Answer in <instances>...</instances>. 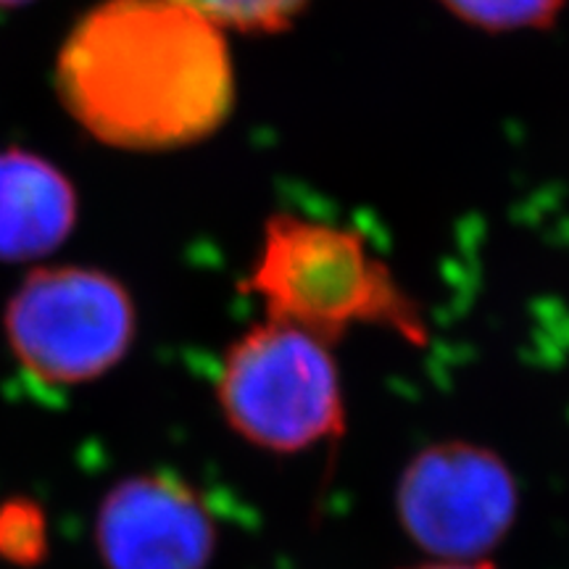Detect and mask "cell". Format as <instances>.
<instances>
[{"label":"cell","instance_id":"7a4b0ae2","mask_svg":"<svg viewBox=\"0 0 569 569\" xmlns=\"http://www.w3.org/2000/svg\"><path fill=\"white\" fill-rule=\"evenodd\" d=\"M240 290L259 298L267 319L330 346L356 325L382 327L417 348L430 338L422 306L367 240L319 219L269 217L259 261Z\"/></svg>","mask_w":569,"mask_h":569},{"label":"cell","instance_id":"7c38bea8","mask_svg":"<svg viewBox=\"0 0 569 569\" xmlns=\"http://www.w3.org/2000/svg\"><path fill=\"white\" fill-rule=\"evenodd\" d=\"M30 3V0H0V9H17V6Z\"/></svg>","mask_w":569,"mask_h":569},{"label":"cell","instance_id":"8992f818","mask_svg":"<svg viewBox=\"0 0 569 569\" xmlns=\"http://www.w3.org/2000/svg\"><path fill=\"white\" fill-rule=\"evenodd\" d=\"M217 517L201 490L153 469L119 480L96 515V549L106 569H209Z\"/></svg>","mask_w":569,"mask_h":569},{"label":"cell","instance_id":"5b68a950","mask_svg":"<svg viewBox=\"0 0 569 569\" xmlns=\"http://www.w3.org/2000/svg\"><path fill=\"white\" fill-rule=\"evenodd\" d=\"M517 515L515 469L475 440L419 448L396 482L398 525L427 559H490L509 538Z\"/></svg>","mask_w":569,"mask_h":569},{"label":"cell","instance_id":"6da1fadb","mask_svg":"<svg viewBox=\"0 0 569 569\" xmlns=\"http://www.w3.org/2000/svg\"><path fill=\"white\" fill-rule=\"evenodd\" d=\"M71 117L106 146L167 151L209 138L234 103L222 27L177 0H106L59 56Z\"/></svg>","mask_w":569,"mask_h":569},{"label":"cell","instance_id":"8fae6325","mask_svg":"<svg viewBox=\"0 0 569 569\" xmlns=\"http://www.w3.org/2000/svg\"><path fill=\"white\" fill-rule=\"evenodd\" d=\"M407 569H498L490 559H475V561H440V559H427L417 567Z\"/></svg>","mask_w":569,"mask_h":569},{"label":"cell","instance_id":"52a82bcc","mask_svg":"<svg viewBox=\"0 0 569 569\" xmlns=\"http://www.w3.org/2000/svg\"><path fill=\"white\" fill-rule=\"evenodd\" d=\"M74 219V188L53 163L21 148L0 151V259L27 261L56 251Z\"/></svg>","mask_w":569,"mask_h":569},{"label":"cell","instance_id":"30bf717a","mask_svg":"<svg viewBox=\"0 0 569 569\" xmlns=\"http://www.w3.org/2000/svg\"><path fill=\"white\" fill-rule=\"evenodd\" d=\"M217 27L240 32H280L296 21L309 0H177Z\"/></svg>","mask_w":569,"mask_h":569},{"label":"cell","instance_id":"ba28073f","mask_svg":"<svg viewBox=\"0 0 569 569\" xmlns=\"http://www.w3.org/2000/svg\"><path fill=\"white\" fill-rule=\"evenodd\" d=\"M51 549L46 509L27 496L0 501V561L17 569L40 567Z\"/></svg>","mask_w":569,"mask_h":569},{"label":"cell","instance_id":"9c48e42d","mask_svg":"<svg viewBox=\"0 0 569 569\" xmlns=\"http://www.w3.org/2000/svg\"><path fill=\"white\" fill-rule=\"evenodd\" d=\"M453 17L490 32L549 27L565 0H440Z\"/></svg>","mask_w":569,"mask_h":569},{"label":"cell","instance_id":"3957f363","mask_svg":"<svg viewBox=\"0 0 569 569\" xmlns=\"http://www.w3.org/2000/svg\"><path fill=\"white\" fill-rule=\"evenodd\" d=\"M213 398L234 436L280 457L336 440L348 425L332 346L272 319L227 348Z\"/></svg>","mask_w":569,"mask_h":569},{"label":"cell","instance_id":"277c9868","mask_svg":"<svg viewBox=\"0 0 569 569\" xmlns=\"http://www.w3.org/2000/svg\"><path fill=\"white\" fill-rule=\"evenodd\" d=\"M13 359L48 388H77L122 365L138 336V311L119 280L98 269H38L6 306Z\"/></svg>","mask_w":569,"mask_h":569}]
</instances>
